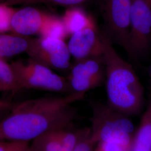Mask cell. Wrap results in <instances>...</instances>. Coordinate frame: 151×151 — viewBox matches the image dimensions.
Masks as SVG:
<instances>
[{"instance_id":"cell-13","label":"cell","mask_w":151,"mask_h":151,"mask_svg":"<svg viewBox=\"0 0 151 151\" xmlns=\"http://www.w3.org/2000/svg\"><path fill=\"white\" fill-rule=\"evenodd\" d=\"M30 39L14 34H0V58L10 57L27 52Z\"/></svg>"},{"instance_id":"cell-28","label":"cell","mask_w":151,"mask_h":151,"mask_svg":"<svg viewBox=\"0 0 151 151\" xmlns=\"http://www.w3.org/2000/svg\"><path fill=\"white\" fill-rule=\"evenodd\" d=\"M6 1H7V0H0V3H4V2H5Z\"/></svg>"},{"instance_id":"cell-25","label":"cell","mask_w":151,"mask_h":151,"mask_svg":"<svg viewBox=\"0 0 151 151\" xmlns=\"http://www.w3.org/2000/svg\"><path fill=\"white\" fill-rule=\"evenodd\" d=\"M17 151H30V148H29V145H27V146H26V147H24V148H22V149H20V150H18Z\"/></svg>"},{"instance_id":"cell-1","label":"cell","mask_w":151,"mask_h":151,"mask_svg":"<svg viewBox=\"0 0 151 151\" xmlns=\"http://www.w3.org/2000/svg\"><path fill=\"white\" fill-rule=\"evenodd\" d=\"M84 96L72 92L29 99L12 106L0 120V141L29 143L45 133L70 125L77 113L73 104Z\"/></svg>"},{"instance_id":"cell-2","label":"cell","mask_w":151,"mask_h":151,"mask_svg":"<svg viewBox=\"0 0 151 151\" xmlns=\"http://www.w3.org/2000/svg\"><path fill=\"white\" fill-rule=\"evenodd\" d=\"M108 105L127 116L139 113L144 104V88L132 65L114 48L102 30Z\"/></svg>"},{"instance_id":"cell-27","label":"cell","mask_w":151,"mask_h":151,"mask_svg":"<svg viewBox=\"0 0 151 151\" xmlns=\"http://www.w3.org/2000/svg\"><path fill=\"white\" fill-rule=\"evenodd\" d=\"M149 73H150V76L151 80V64L150 65V69H149Z\"/></svg>"},{"instance_id":"cell-12","label":"cell","mask_w":151,"mask_h":151,"mask_svg":"<svg viewBox=\"0 0 151 151\" xmlns=\"http://www.w3.org/2000/svg\"><path fill=\"white\" fill-rule=\"evenodd\" d=\"M61 18L68 35L86 27L96 25L91 15L84 10L77 7H71L67 10Z\"/></svg>"},{"instance_id":"cell-24","label":"cell","mask_w":151,"mask_h":151,"mask_svg":"<svg viewBox=\"0 0 151 151\" xmlns=\"http://www.w3.org/2000/svg\"><path fill=\"white\" fill-rule=\"evenodd\" d=\"M8 91H11V88L8 86L6 85L5 84L0 82V92Z\"/></svg>"},{"instance_id":"cell-4","label":"cell","mask_w":151,"mask_h":151,"mask_svg":"<svg viewBox=\"0 0 151 151\" xmlns=\"http://www.w3.org/2000/svg\"><path fill=\"white\" fill-rule=\"evenodd\" d=\"M18 91L37 89L48 91L72 93L67 79L50 68L32 59L17 60L11 64Z\"/></svg>"},{"instance_id":"cell-6","label":"cell","mask_w":151,"mask_h":151,"mask_svg":"<svg viewBox=\"0 0 151 151\" xmlns=\"http://www.w3.org/2000/svg\"><path fill=\"white\" fill-rule=\"evenodd\" d=\"M151 44V0H132L128 55L143 57Z\"/></svg>"},{"instance_id":"cell-20","label":"cell","mask_w":151,"mask_h":151,"mask_svg":"<svg viewBox=\"0 0 151 151\" xmlns=\"http://www.w3.org/2000/svg\"><path fill=\"white\" fill-rule=\"evenodd\" d=\"M97 145V143L92 138L90 129L88 128L85 134L72 151H93Z\"/></svg>"},{"instance_id":"cell-3","label":"cell","mask_w":151,"mask_h":151,"mask_svg":"<svg viewBox=\"0 0 151 151\" xmlns=\"http://www.w3.org/2000/svg\"><path fill=\"white\" fill-rule=\"evenodd\" d=\"M91 135L97 144L114 143L131 148L135 133L128 116L99 102L91 103Z\"/></svg>"},{"instance_id":"cell-7","label":"cell","mask_w":151,"mask_h":151,"mask_svg":"<svg viewBox=\"0 0 151 151\" xmlns=\"http://www.w3.org/2000/svg\"><path fill=\"white\" fill-rule=\"evenodd\" d=\"M26 53L31 59L50 68L64 70L70 67L71 55L67 44L62 39L31 38Z\"/></svg>"},{"instance_id":"cell-17","label":"cell","mask_w":151,"mask_h":151,"mask_svg":"<svg viewBox=\"0 0 151 151\" xmlns=\"http://www.w3.org/2000/svg\"><path fill=\"white\" fill-rule=\"evenodd\" d=\"M85 1L86 0H7L4 3L11 6L17 5H29L39 3H46L57 5L73 7L80 4Z\"/></svg>"},{"instance_id":"cell-16","label":"cell","mask_w":151,"mask_h":151,"mask_svg":"<svg viewBox=\"0 0 151 151\" xmlns=\"http://www.w3.org/2000/svg\"><path fill=\"white\" fill-rule=\"evenodd\" d=\"M57 130L45 133L33 139L29 145L30 151H60V144L57 136Z\"/></svg>"},{"instance_id":"cell-21","label":"cell","mask_w":151,"mask_h":151,"mask_svg":"<svg viewBox=\"0 0 151 151\" xmlns=\"http://www.w3.org/2000/svg\"><path fill=\"white\" fill-rule=\"evenodd\" d=\"M27 145V142L0 141V151H17Z\"/></svg>"},{"instance_id":"cell-19","label":"cell","mask_w":151,"mask_h":151,"mask_svg":"<svg viewBox=\"0 0 151 151\" xmlns=\"http://www.w3.org/2000/svg\"><path fill=\"white\" fill-rule=\"evenodd\" d=\"M15 9L5 3H0V34L11 31V19Z\"/></svg>"},{"instance_id":"cell-9","label":"cell","mask_w":151,"mask_h":151,"mask_svg":"<svg viewBox=\"0 0 151 151\" xmlns=\"http://www.w3.org/2000/svg\"><path fill=\"white\" fill-rule=\"evenodd\" d=\"M71 57L76 60L103 57V33L97 25L73 34L67 44Z\"/></svg>"},{"instance_id":"cell-11","label":"cell","mask_w":151,"mask_h":151,"mask_svg":"<svg viewBox=\"0 0 151 151\" xmlns=\"http://www.w3.org/2000/svg\"><path fill=\"white\" fill-rule=\"evenodd\" d=\"M131 151H151V97L134 133Z\"/></svg>"},{"instance_id":"cell-15","label":"cell","mask_w":151,"mask_h":151,"mask_svg":"<svg viewBox=\"0 0 151 151\" xmlns=\"http://www.w3.org/2000/svg\"><path fill=\"white\" fill-rule=\"evenodd\" d=\"M40 37L57 38L65 40L68 35L62 18L49 15L39 34Z\"/></svg>"},{"instance_id":"cell-5","label":"cell","mask_w":151,"mask_h":151,"mask_svg":"<svg viewBox=\"0 0 151 151\" xmlns=\"http://www.w3.org/2000/svg\"><path fill=\"white\" fill-rule=\"evenodd\" d=\"M132 0H99L104 22L103 32L112 43L129 52Z\"/></svg>"},{"instance_id":"cell-8","label":"cell","mask_w":151,"mask_h":151,"mask_svg":"<svg viewBox=\"0 0 151 151\" xmlns=\"http://www.w3.org/2000/svg\"><path fill=\"white\" fill-rule=\"evenodd\" d=\"M105 78L103 57L76 60L67 78L72 92L85 95L100 86Z\"/></svg>"},{"instance_id":"cell-18","label":"cell","mask_w":151,"mask_h":151,"mask_svg":"<svg viewBox=\"0 0 151 151\" xmlns=\"http://www.w3.org/2000/svg\"><path fill=\"white\" fill-rule=\"evenodd\" d=\"M0 82L11 88V91H18L16 79L11 65L0 58Z\"/></svg>"},{"instance_id":"cell-10","label":"cell","mask_w":151,"mask_h":151,"mask_svg":"<svg viewBox=\"0 0 151 151\" xmlns=\"http://www.w3.org/2000/svg\"><path fill=\"white\" fill-rule=\"evenodd\" d=\"M48 15L30 6L15 10L11 19V32L27 37L39 34Z\"/></svg>"},{"instance_id":"cell-22","label":"cell","mask_w":151,"mask_h":151,"mask_svg":"<svg viewBox=\"0 0 151 151\" xmlns=\"http://www.w3.org/2000/svg\"><path fill=\"white\" fill-rule=\"evenodd\" d=\"M97 145L101 151H131V148L114 143H100Z\"/></svg>"},{"instance_id":"cell-23","label":"cell","mask_w":151,"mask_h":151,"mask_svg":"<svg viewBox=\"0 0 151 151\" xmlns=\"http://www.w3.org/2000/svg\"><path fill=\"white\" fill-rule=\"evenodd\" d=\"M11 106L12 105L10 103L4 100H0V120L8 113Z\"/></svg>"},{"instance_id":"cell-26","label":"cell","mask_w":151,"mask_h":151,"mask_svg":"<svg viewBox=\"0 0 151 151\" xmlns=\"http://www.w3.org/2000/svg\"><path fill=\"white\" fill-rule=\"evenodd\" d=\"M101 151V149H100V147L98 146L97 145V146H96V148H95V149L94 150V151Z\"/></svg>"},{"instance_id":"cell-14","label":"cell","mask_w":151,"mask_h":151,"mask_svg":"<svg viewBox=\"0 0 151 151\" xmlns=\"http://www.w3.org/2000/svg\"><path fill=\"white\" fill-rule=\"evenodd\" d=\"M70 125L56 131L60 144V151H72L85 134L88 128L82 129H71Z\"/></svg>"}]
</instances>
